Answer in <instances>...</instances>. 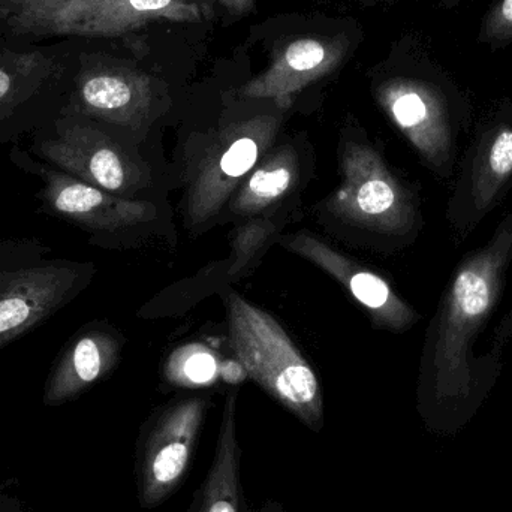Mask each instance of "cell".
<instances>
[{
    "instance_id": "22",
    "label": "cell",
    "mask_w": 512,
    "mask_h": 512,
    "mask_svg": "<svg viewBox=\"0 0 512 512\" xmlns=\"http://www.w3.org/2000/svg\"><path fill=\"white\" fill-rule=\"evenodd\" d=\"M270 231L271 227L267 222H254L240 231L239 236L234 240L237 258L231 267V273H237L248 264L249 259L258 251L259 246L264 245L265 240L270 236Z\"/></svg>"
},
{
    "instance_id": "20",
    "label": "cell",
    "mask_w": 512,
    "mask_h": 512,
    "mask_svg": "<svg viewBox=\"0 0 512 512\" xmlns=\"http://www.w3.org/2000/svg\"><path fill=\"white\" fill-rule=\"evenodd\" d=\"M512 173V129H502L490 147L484 171V188L490 197V186L504 182Z\"/></svg>"
},
{
    "instance_id": "14",
    "label": "cell",
    "mask_w": 512,
    "mask_h": 512,
    "mask_svg": "<svg viewBox=\"0 0 512 512\" xmlns=\"http://www.w3.org/2000/svg\"><path fill=\"white\" fill-rule=\"evenodd\" d=\"M285 246L339 280L376 324L402 330L414 321L412 310L391 291L382 277L355 264L321 240L309 234H297L286 239Z\"/></svg>"
},
{
    "instance_id": "13",
    "label": "cell",
    "mask_w": 512,
    "mask_h": 512,
    "mask_svg": "<svg viewBox=\"0 0 512 512\" xmlns=\"http://www.w3.org/2000/svg\"><path fill=\"white\" fill-rule=\"evenodd\" d=\"M348 50L342 38H298L274 57L271 65L239 90L246 99H273L279 108L291 107L295 96L315 81L336 71Z\"/></svg>"
},
{
    "instance_id": "17",
    "label": "cell",
    "mask_w": 512,
    "mask_h": 512,
    "mask_svg": "<svg viewBox=\"0 0 512 512\" xmlns=\"http://www.w3.org/2000/svg\"><path fill=\"white\" fill-rule=\"evenodd\" d=\"M298 171V156L292 147H279L265 156L234 194V215H256L282 200L297 183Z\"/></svg>"
},
{
    "instance_id": "11",
    "label": "cell",
    "mask_w": 512,
    "mask_h": 512,
    "mask_svg": "<svg viewBox=\"0 0 512 512\" xmlns=\"http://www.w3.org/2000/svg\"><path fill=\"white\" fill-rule=\"evenodd\" d=\"M113 0H0V41L32 45L95 38L102 11Z\"/></svg>"
},
{
    "instance_id": "15",
    "label": "cell",
    "mask_w": 512,
    "mask_h": 512,
    "mask_svg": "<svg viewBox=\"0 0 512 512\" xmlns=\"http://www.w3.org/2000/svg\"><path fill=\"white\" fill-rule=\"evenodd\" d=\"M379 104L408 140L433 161L448 149V120L442 96L430 84L396 77L376 90Z\"/></svg>"
},
{
    "instance_id": "26",
    "label": "cell",
    "mask_w": 512,
    "mask_h": 512,
    "mask_svg": "<svg viewBox=\"0 0 512 512\" xmlns=\"http://www.w3.org/2000/svg\"><path fill=\"white\" fill-rule=\"evenodd\" d=\"M256 512H288L286 511V508L283 507L280 502L273 501V499H268V501H265L264 504L261 505V507L258 508V511Z\"/></svg>"
},
{
    "instance_id": "2",
    "label": "cell",
    "mask_w": 512,
    "mask_h": 512,
    "mask_svg": "<svg viewBox=\"0 0 512 512\" xmlns=\"http://www.w3.org/2000/svg\"><path fill=\"white\" fill-rule=\"evenodd\" d=\"M92 262L54 255L38 239H0V349L71 304L95 277Z\"/></svg>"
},
{
    "instance_id": "1",
    "label": "cell",
    "mask_w": 512,
    "mask_h": 512,
    "mask_svg": "<svg viewBox=\"0 0 512 512\" xmlns=\"http://www.w3.org/2000/svg\"><path fill=\"white\" fill-rule=\"evenodd\" d=\"M228 334L249 378L301 424L319 433L324 427L321 384L306 358L273 316L230 292Z\"/></svg>"
},
{
    "instance_id": "5",
    "label": "cell",
    "mask_w": 512,
    "mask_h": 512,
    "mask_svg": "<svg viewBox=\"0 0 512 512\" xmlns=\"http://www.w3.org/2000/svg\"><path fill=\"white\" fill-rule=\"evenodd\" d=\"M9 161L23 173L41 180V189L36 192L38 212L81 228L98 245L125 236L155 218L153 204L81 182L17 144L9 152Z\"/></svg>"
},
{
    "instance_id": "24",
    "label": "cell",
    "mask_w": 512,
    "mask_h": 512,
    "mask_svg": "<svg viewBox=\"0 0 512 512\" xmlns=\"http://www.w3.org/2000/svg\"><path fill=\"white\" fill-rule=\"evenodd\" d=\"M256 0H219L222 6L230 12L231 15L242 17L248 14L254 8Z\"/></svg>"
},
{
    "instance_id": "16",
    "label": "cell",
    "mask_w": 512,
    "mask_h": 512,
    "mask_svg": "<svg viewBox=\"0 0 512 512\" xmlns=\"http://www.w3.org/2000/svg\"><path fill=\"white\" fill-rule=\"evenodd\" d=\"M242 459L237 433V391H231L225 400L209 471L183 512H248Z\"/></svg>"
},
{
    "instance_id": "23",
    "label": "cell",
    "mask_w": 512,
    "mask_h": 512,
    "mask_svg": "<svg viewBox=\"0 0 512 512\" xmlns=\"http://www.w3.org/2000/svg\"><path fill=\"white\" fill-rule=\"evenodd\" d=\"M219 375H221V378L224 379L225 382H228V384H240V382L248 376V373H246L242 363L237 360L225 361L224 364H221V367H219Z\"/></svg>"
},
{
    "instance_id": "12",
    "label": "cell",
    "mask_w": 512,
    "mask_h": 512,
    "mask_svg": "<svg viewBox=\"0 0 512 512\" xmlns=\"http://www.w3.org/2000/svg\"><path fill=\"white\" fill-rule=\"evenodd\" d=\"M122 340L107 325H84L63 346L44 384L42 402L59 408L107 378L119 363Z\"/></svg>"
},
{
    "instance_id": "18",
    "label": "cell",
    "mask_w": 512,
    "mask_h": 512,
    "mask_svg": "<svg viewBox=\"0 0 512 512\" xmlns=\"http://www.w3.org/2000/svg\"><path fill=\"white\" fill-rule=\"evenodd\" d=\"M206 6L207 0H113L99 17L95 39L119 38L156 18L197 20Z\"/></svg>"
},
{
    "instance_id": "25",
    "label": "cell",
    "mask_w": 512,
    "mask_h": 512,
    "mask_svg": "<svg viewBox=\"0 0 512 512\" xmlns=\"http://www.w3.org/2000/svg\"><path fill=\"white\" fill-rule=\"evenodd\" d=\"M23 502L0 492V512H23Z\"/></svg>"
},
{
    "instance_id": "3",
    "label": "cell",
    "mask_w": 512,
    "mask_h": 512,
    "mask_svg": "<svg viewBox=\"0 0 512 512\" xmlns=\"http://www.w3.org/2000/svg\"><path fill=\"white\" fill-rule=\"evenodd\" d=\"M80 41H0V144L29 137L62 113L77 71Z\"/></svg>"
},
{
    "instance_id": "4",
    "label": "cell",
    "mask_w": 512,
    "mask_h": 512,
    "mask_svg": "<svg viewBox=\"0 0 512 512\" xmlns=\"http://www.w3.org/2000/svg\"><path fill=\"white\" fill-rule=\"evenodd\" d=\"M29 152L81 182L120 197L134 198L150 183L149 170L120 132L66 108L29 135Z\"/></svg>"
},
{
    "instance_id": "27",
    "label": "cell",
    "mask_w": 512,
    "mask_h": 512,
    "mask_svg": "<svg viewBox=\"0 0 512 512\" xmlns=\"http://www.w3.org/2000/svg\"><path fill=\"white\" fill-rule=\"evenodd\" d=\"M442 2H444L445 5L453 6L456 5V3L459 2V0H442Z\"/></svg>"
},
{
    "instance_id": "19",
    "label": "cell",
    "mask_w": 512,
    "mask_h": 512,
    "mask_svg": "<svg viewBox=\"0 0 512 512\" xmlns=\"http://www.w3.org/2000/svg\"><path fill=\"white\" fill-rule=\"evenodd\" d=\"M219 367L218 360L209 349L201 345H189L171 355L165 375L176 387L201 388L216 381Z\"/></svg>"
},
{
    "instance_id": "10",
    "label": "cell",
    "mask_w": 512,
    "mask_h": 512,
    "mask_svg": "<svg viewBox=\"0 0 512 512\" xmlns=\"http://www.w3.org/2000/svg\"><path fill=\"white\" fill-rule=\"evenodd\" d=\"M340 168L342 183L328 200L331 215L375 233L408 230L414 215L411 200L373 147L346 144Z\"/></svg>"
},
{
    "instance_id": "7",
    "label": "cell",
    "mask_w": 512,
    "mask_h": 512,
    "mask_svg": "<svg viewBox=\"0 0 512 512\" xmlns=\"http://www.w3.org/2000/svg\"><path fill=\"white\" fill-rule=\"evenodd\" d=\"M502 233L457 274L436 348L435 363L442 388L468 387L469 340L495 303L502 268L512 249V225Z\"/></svg>"
},
{
    "instance_id": "6",
    "label": "cell",
    "mask_w": 512,
    "mask_h": 512,
    "mask_svg": "<svg viewBox=\"0 0 512 512\" xmlns=\"http://www.w3.org/2000/svg\"><path fill=\"white\" fill-rule=\"evenodd\" d=\"M209 408L206 397H186L165 406L141 427L134 462L141 510L161 507L185 483Z\"/></svg>"
},
{
    "instance_id": "8",
    "label": "cell",
    "mask_w": 512,
    "mask_h": 512,
    "mask_svg": "<svg viewBox=\"0 0 512 512\" xmlns=\"http://www.w3.org/2000/svg\"><path fill=\"white\" fill-rule=\"evenodd\" d=\"M279 128V117L256 116L231 123L216 135L186 188L185 215L189 225L206 224L221 212L270 149Z\"/></svg>"
},
{
    "instance_id": "9",
    "label": "cell",
    "mask_w": 512,
    "mask_h": 512,
    "mask_svg": "<svg viewBox=\"0 0 512 512\" xmlns=\"http://www.w3.org/2000/svg\"><path fill=\"white\" fill-rule=\"evenodd\" d=\"M155 86L140 69L117 62L110 54L90 50L81 38L77 71L66 110L83 114L114 131H137L149 122Z\"/></svg>"
},
{
    "instance_id": "21",
    "label": "cell",
    "mask_w": 512,
    "mask_h": 512,
    "mask_svg": "<svg viewBox=\"0 0 512 512\" xmlns=\"http://www.w3.org/2000/svg\"><path fill=\"white\" fill-rule=\"evenodd\" d=\"M481 35L493 45L512 41V0H498L493 5L484 20Z\"/></svg>"
}]
</instances>
